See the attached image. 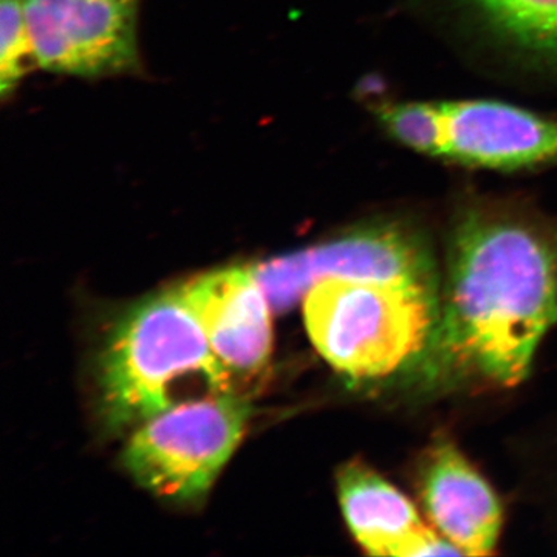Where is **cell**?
Returning a JSON list of instances; mask_svg holds the SVG:
<instances>
[{
  "label": "cell",
  "mask_w": 557,
  "mask_h": 557,
  "mask_svg": "<svg viewBox=\"0 0 557 557\" xmlns=\"http://www.w3.org/2000/svg\"><path fill=\"white\" fill-rule=\"evenodd\" d=\"M445 285L437 325L410 370L426 384L522 383L557 322V226L493 201L468 205L450 233Z\"/></svg>",
  "instance_id": "1"
},
{
  "label": "cell",
  "mask_w": 557,
  "mask_h": 557,
  "mask_svg": "<svg viewBox=\"0 0 557 557\" xmlns=\"http://www.w3.org/2000/svg\"><path fill=\"white\" fill-rule=\"evenodd\" d=\"M440 309V285L324 277L304 296L314 347L357 381L412 368L431 341Z\"/></svg>",
  "instance_id": "2"
},
{
  "label": "cell",
  "mask_w": 557,
  "mask_h": 557,
  "mask_svg": "<svg viewBox=\"0 0 557 557\" xmlns=\"http://www.w3.org/2000/svg\"><path fill=\"white\" fill-rule=\"evenodd\" d=\"M228 372L177 289L143 300L120 319L101 357L106 421L131 426L171 409V384L190 373L225 394Z\"/></svg>",
  "instance_id": "3"
},
{
  "label": "cell",
  "mask_w": 557,
  "mask_h": 557,
  "mask_svg": "<svg viewBox=\"0 0 557 557\" xmlns=\"http://www.w3.org/2000/svg\"><path fill=\"white\" fill-rule=\"evenodd\" d=\"M248 416L247 401L226 394L164 410L131 438L124 465L159 496L197 500L239 445Z\"/></svg>",
  "instance_id": "4"
},
{
  "label": "cell",
  "mask_w": 557,
  "mask_h": 557,
  "mask_svg": "<svg viewBox=\"0 0 557 557\" xmlns=\"http://www.w3.org/2000/svg\"><path fill=\"white\" fill-rule=\"evenodd\" d=\"M270 307L288 310L324 277L440 285L428 240L408 223H368L252 269Z\"/></svg>",
  "instance_id": "5"
},
{
  "label": "cell",
  "mask_w": 557,
  "mask_h": 557,
  "mask_svg": "<svg viewBox=\"0 0 557 557\" xmlns=\"http://www.w3.org/2000/svg\"><path fill=\"white\" fill-rule=\"evenodd\" d=\"M141 0H22L36 65L104 78L139 69Z\"/></svg>",
  "instance_id": "6"
},
{
  "label": "cell",
  "mask_w": 557,
  "mask_h": 557,
  "mask_svg": "<svg viewBox=\"0 0 557 557\" xmlns=\"http://www.w3.org/2000/svg\"><path fill=\"white\" fill-rule=\"evenodd\" d=\"M438 160L485 170L516 171L557 164V120L502 101H437Z\"/></svg>",
  "instance_id": "7"
},
{
  "label": "cell",
  "mask_w": 557,
  "mask_h": 557,
  "mask_svg": "<svg viewBox=\"0 0 557 557\" xmlns=\"http://www.w3.org/2000/svg\"><path fill=\"white\" fill-rule=\"evenodd\" d=\"M226 369L256 373L271 351L270 304L252 269L212 271L177 288Z\"/></svg>",
  "instance_id": "8"
},
{
  "label": "cell",
  "mask_w": 557,
  "mask_h": 557,
  "mask_svg": "<svg viewBox=\"0 0 557 557\" xmlns=\"http://www.w3.org/2000/svg\"><path fill=\"white\" fill-rule=\"evenodd\" d=\"M420 496L435 530L465 556H487L502 527L493 487L448 442L440 440L421 461Z\"/></svg>",
  "instance_id": "9"
},
{
  "label": "cell",
  "mask_w": 557,
  "mask_h": 557,
  "mask_svg": "<svg viewBox=\"0 0 557 557\" xmlns=\"http://www.w3.org/2000/svg\"><path fill=\"white\" fill-rule=\"evenodd\" d=\"M338 496L351 534L369 555H460L437 530L424 525L401 491L359 461H351L338 472Z\"/></svg>",
  "instance_id": "10"
},
{
  "label": "cell",
  "mask_w": 557,
  "mask_h": 557,
  "mask_svg": "<svg viewBox=\"0 0 557 557\" xmlns=\"http://www.w3.org/2000/svg\"><path fill=\"white\" fill-rule=\"evenodd\" d=\"M485 24L557 69V0H469Z\"/></svg>",
  "instance_id": "11"
},
{
  "label": "cell",
  "mask_w": 557,
  "mask_h": 557,
  "mask_svg": "<svg viewBox=\"0 0 557 557\" xmlns=\"http://www.w3.org/2000/svg\"><path fill=\"white\" fill-rule=\"evenodd\" d=\"M373 112L384 131L399 145L438 159L443 132L437 101H380Z\"/></svg>",
  "instance_id": "12"
},
{
  "label": "cell",
  "mask_w": 557,
  "mask_h": 557,
  "mask_svg": "<svg viewBox=\"0 0 557 557\" xmlns=\"http://www.w3.org/2000/svg\"><path fill=\"white\" fill-rule=\"evenodd\" d=\"M0 32V94L9 100L30 70V62L36 64L22 0H2Z\"/></svg>",
  "instance_id": "13"
}]
</instances>
